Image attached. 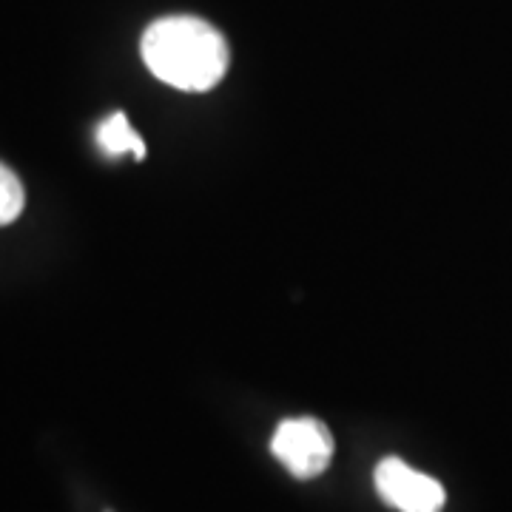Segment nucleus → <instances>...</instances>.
Returning <instances> with one entry per match:
<instances>
[{"mask_svg": "<svg viewBox=\"0 0 512 512\" xmlns=\"http://www.w3.org/2000/svg\"><path fill=\"white\" fill-rule=\"evenodd\" d=\"M373 481L384 504L399 512H441L447 501V493L436 478L419 473L402 458H382Z\"/></svg>", "mask_w": 512, "mask_h": 512, "instance_id": "obj_3", "label": "nucleus"}, {"mask_svg": "<svg viewBox=\"0 0 512 512\" xmlns=\"http://www.w3.org/2000/svg\"><path fill=\"white\" fill-rule=\"evenodd\" d=\"M23 202H26V191L20 185L18 174L0 163V225L18 220Z\"/></svg>", "mask_w": 512, "mask_h": 512, "instance_id": "obj_5", "label": "nucleus"}, {"mask_svg": "<svg viewBox=\"0 0 512 512\" xmlns=\"http://www.w3.org/2000/svg\"><path fill=\"white\" fill-rule=\"evenodd\" d=\"M274 453L293 478L322 476L333 458V436L319 419H285L271 439Z\"/></svg>", "mask_w": 512, "mask_h": 512, "instance_id": "obj_2", "label": "nucleus"}, {"mask_svg": "<svg viewBox=\"0 0 512 512\" xmlns=\"http://www.w3.org/2000/svg\"><path fill=\"white\" fill-rule=\"evenodd\" d=\"M140 52L148 72L180 92H208L228 72L225 37L200 18L174 15L154 20L143 35Z\"/></svg>", "mask_w": 512, "mask_h": 512, "instance_id": "obj_1", "label": "nucleus"}, {"mask_svg": "<svg viewBox=\"0 0 512 512\" xmlns=\"http://www.w3.org/2000/svg\"><path fill=\"white\" fill-rule=\"evenodd\" d=\"M97 146L103 148L109 157H123V154H131L137 160L146 157V143L131 128V123H128V117L123 111L111 114L109 120L100 123V128H97Z\"/></svg>", "mask_w": 512, "mask_h": 512, "instance_id": "obj_4", "label": "nucleus"}]
</instances>
